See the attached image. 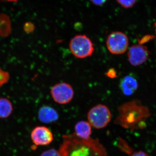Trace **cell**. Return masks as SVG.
Listing matches in <instances>:
<instances>
[{
    "instance_id": "52a82bcc",
    "label": "cell",
    "mask_w": 156,
    "mask_h": 156,
    "mask_svg": "<svg viewBox=\"0 0 156 156\" xmlns=\"http://www.w3.org/2000/svg\"><path fill=\"white\" fill-rule=\"evenodd\" d=\"M31 138L35 146L49 145L53 141V134L50 129L45 126H37L31 133Z\"/></svg>"
},
{
    "instance_id": "ffe728a7",
    "label": "cell",
    "mask_w": 156,
    "mask_h": 156,
    "mask_svg": "<svg viewBox=\"0 0 156 156\" xmlns=\"http://www.w3.org/2000/svg\"><path fill=\"white\" fill-rule=\"evenodd\" d=\"M5 1H8L9 2H17L18 0H5Z\"/></svg>"
},
{
    "instance_id": "9a60e30c",
    "label": "cell",
    "mask_w": 156,
    "mask_h": 156,
    "mask_svg": "<svg viewBox=\"0 0 156 156\" xmlns=\"http://www.w3.org/2000/svg\"><path fill=\"white\" fill-rule=\"evenodd\" d=\"M23 28H24V30H25V32L28 33H30L33 32L34 30L35 26L32 23L28 22L24 24Z\"/></svg>"
},
{
    "instance_id": "7a4b0ae2",
    "label": "cell",
    "mask_w": 156,
    "mask_h": 156,
    "mask_svg": "<svg viewBox=\"0 0 156 156\" xmlns=\"http://www.w3.org/2000/svg\"><path fill=\"white\" fill-rule=\"evenodd\" d=\"M69 49L76 58H84L91 56L94 52L93 43L86 35H77L71 40Z\"/></svg>"
},
{
    "instance_id": "5bb4252c",
    "label": "cell",
    "mask_w": 156,
    "mask_h": 156,
    "mask_svg": "<svg viewBox=\"0 0 156 156\" xmlns=\"http://www.w3.org/2000/svg\"><path fill=\"white\" fill-rule=\"evenodd\" d=\"M40 156H61V155L59 151L52 148L43 152Z\"/></svg>"
},
{
    "instance_id": "ac0fdd59",
    "label": "cell",
    "mask_w": 156,
    "mask_h": 156,
    "mask_svg": "<svg viewBox=\"0 0 156 156\" xmlns=\"http://www.w3.org/2000/svg\"><path fill=\"white\" fill-rule=\"evenodd\" d=\"M106 75L108 77L110 78H115L117 77L116 73L114 69H111L109 70L106 73Z\"/></svg>"
},
{
    "instance_id": "5b68a950",
    "label": "cell",
    "mask_w": 156,
    "mask_h": 156,
    "mask_svg": "<svg viewBox=\"0 0 156 156\" xmlns=\"http://www.w3.org/2000/svg\"><path fill=\"white\" fill-rule=\"evenodd\" d=\"M50 93L54 101L61 105L69 103L74 95L72 87L66 83H58L54 85L51 89Z\"/></svg>"
},
{
    "instance_id": "8992f818",
    "label": "cell",
    "mask_w": 156,
    "mask_h": 156,
    "mask_svg": "<svg viewBox=\"0 0 156 156\" xmlns=\"http://www.w3.org/2000/svg\"><path fill=\"white\" fill-rule=\"evenodd\" d=\"M149 56L147 48L143 45L137 44L131 46L128 53V61L133 66H138L145 62Z\"/></svg>"
},
{
    "instance_id": "277c9868",
    "label": "cell",
    "mask_w": 156,
    "mask_h": 156,
    "mask_svg": "<svg viewBox=\"0 0 156 156\" xmlns=\"http://www.w3.org/2000/svg\"><path fill=\"white\" fill-rule=\"evenodd\" d=\"M106 44L110 53L115 55H120L127 51L129 41L128 37L124 33L113 32L108 37Z\"/></svg>"
},
{
    "instance_id": "e0dca14e",
    "label": "cell",
    "mask_w": 156,
    "mask_h": 156,
    "mask_svg": "<svg viewBox=\"0 0 156 156\" xmlns=\"http://www.w3.org/2000/svg\"><path fill=\"white\" fill-rule=\"evenodd\" d=\"M89 1L95 5L101 6L104 5L108 0H89Z\"/></svg>"
},
{
    "instance_id": "2e32d148",
    "label": "cell",
    "mask_w": 156,
    "mask_h": 156,
    "mask_svg": "<svg viewBox=\"0 0 156 156\" xmlns=\"http://www.w3.org/2000/svg\"><path fill=\"white\" fill-rule=\"evenodd\" d=\"M9 77V76L7 73L0 70V86L7 82Z\"/></svg>"
},
{
    "instance_id": "4fadbf2b",
    "label": "cell",
    "mask_w": 156,
    "mask_h": 156,
    "mask_svg": "<svg viewBox=\"0 0 156 156\" xmlns=\"http://www.w3.org/2000/svg\"><path fill=\"white\" fill-rule=\"evenodd\" d=\"M118 4L125 9H130L135 5L136 0H116Z\"/></svg>"
},
{
    "instance_id": "7c38bea8",
    "label": "cell",
    "mask_w": 156,
    "mask_h": 156,
    "mask_svg": "<svg viewBox=\"0 0 156 156\" xmlns=\"http://www.w3.org/2000/svg\"><path fill=\"white\" fill-rule=\"evenodd\" d=\"M13 111V106L11 101L6 98H0V119H6Z\"/></svg>"
},
{
    "instance_id": "9c48e42d",
    "label": "cell",
    "mask_w": 156,
    "mask_h": 156,
    "mask_svg": "<svg viewBox=\"0 0 156 156\" xmlns=\"http://www.w3.org/2000/svg\"><path fill=\"white\" fill-rule=\"evenodd\" d=\"M38 116L41 122L46 124L54 122L58 119V114L56 111L49 106L42 107L39 109Z\"/></svg>"
},
{
    "instance_id": "8fae6325",
    "label": "cell",
    "mask_w": 156,
    "mask_h": 156,
    "mask_svg": "<svg viewBox=\"0 0 156 156\" xmlns=\"http://www.w3.org/2000/svg\"><path fill=\"white\" fill-rule=\"evenodd\" d=\"M11 19L8 15L0 14V36L7 37L11 33Z\"/></svg>"
},
{
    "instance_id": "d6986e66",
    "label": "cell",
    "mask_w": 156,
    "mask_h": 156,
    "mask_svg": "<svg viewBox=\"0 0 156 156\" xmlns=\"http://www.w3.org/2000/svg\"><path fill=\"white\" fill-rule=\"evenodd\" d=\"M131 156H149L147 154L143 151H138L134 153Z\"/></svg>"
},
{
    "instance_id": "44dd1931",
    "label": "cell",
    "mask_w": 156,
    "mask_h": 156,
    "mask_svg": "<svg viewBox=\"0 0 156 156\" xmlns=\"http://www.w3.org/2000/svg\"><path fill=\"white\" fill-rule=\"evenodd\" d=\"M155 27H156V23H155Z\"/></svg>"
},
{
    "instance_id": "ba28073f",
    "label": "cell",
    "mask_w": 156,
    "mask_h": 156,
    "mask_svg": "<svg viewBox=\"0 0 156 156\" xmlns=\"http://www.w3.org/2000/svg\"><path fill=\"white\" fill-rule=\"evenodd\" d=\"M138 87V82L135 77L128 75L121 80L120 88L122 92L127 96L133 95Z\"/></svg>"
},
{
    "instance_id": "3957f363",
    "label": "cell",
    "mask_w": 156,
    "mask_h": 156,
    "mask_svg": "<svg viewBox=\"0 0 156 156\" xmlns=\"http://www.w3.org/2000/svg\"><path fill=\"white\" fill-rule=\"evenodd\" d=\"M112 114L106 105H97L89 110L87 114L88 122L93 128L97 129L105 128L110 122Z\"/></svg>"
},
{
    "instance_id": "6da1fadb",
    "label": "cell",
    "mask_w": 156,
    "mask_h": 156,
    "mask_svg": "<svg viewBox=\"0 0 156 156\" xmlns=\"http://www.w3.org/2000/svg\"><path fill=\"white\" fill-rule=\"evenodd\" d=\"M59 147L61 156H107V151L99 140L84 139L73 133L62 136Z\"/></svg>"
},
{
    "instance_id": "30bf717a",
    "label": "cell",
    "mask_w": 156,
    "mask_h": 156,
    "mask_svg": "<svg viewBox=\"0 0 156 156\" xmlns=\"http://www.w3.org/2000/svg\"><path fill=\"white\" fill-rule=\"evenodd\" d=\"M92 126L87 121L78 122L75 126V133L79 137L84 139L90 138L92 133Z\"/></svg>"
}]
</instances>
